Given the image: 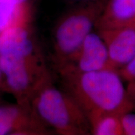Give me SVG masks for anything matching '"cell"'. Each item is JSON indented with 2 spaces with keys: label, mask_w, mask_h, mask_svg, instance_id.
<instances>
[{
  "label": "cell",
  "mask_w": 135,
  "mask_h": 135,
  "mask_svg": "<svg viewBox=\"0 0 135 135\" xmlns=\"http://www.w3.org/2000/svg\"><path fill=\"white\" fill-rule=\"evenodd\" d=\"M67 92L86 115L94 113L121 114L134 111L116 70L106 69L60 75Z\"/></svg>",
  "instance_id": "obj_1"
},
{
  "label": "cell",
  "mask_w": 135,
  "mask_h": 135,
  "mask_svg": "<svg viewBox=\"0 0 135 135\" xmlns=\"http://www.w3.org/2000/svg\"><path fill=\"white\" fill-rule=\"evenodd\" d=\"M36 118L59 134H91L86 114L73 98L54 85L48 73L33 94Z\"/></svg>",
  "instance_id": "obj_2"
},
{
  "label": "cell",
  "mask_w": 135,
  "mask_h": 135,
  "mask_svg": "<svg viewBox=\"0 0 135 135\" xmlns=\"http://www.w3.org/2000/svg\"><path fill=\"white\" fill-rule=\"evenodd\" d=\"M106 1L97 0L80 3L58 20L53 33L54 58L57 67L70 60L93 31Z\"/></svg>",
  "instance_id": "obj_3"
},
{
  "label": "cell",
  "mask_w": 135,
  "mask_h": 135,
  "mask_svg": "<svg viewBox=\"0 0 135 135\" xmlns=\"http://www.w3.org/2000/svg\"><path fill=\"white\" fill-rule=\"evenodd\" d=\"M36 56L0 55V69L7 86L15 95L22 98L32 94L49 73L38 66Z\"/></svg>",
  "instance_id": "obj_4"
},
{
  "label": "cell",
  "mask_w": 135,
  "mask_h": 135,
  "mask_svg": "<svg viewBox=\"0 0 135 135\" xmlns=\"http://www.w3.org/2000/svg\"><path fill=\"white\" fill-rule=\"evenodd\" d=\"M111 69L106 45L98 31L86 36L78 51L58 67L60 75L83 73Z\"/></svg>",
  "instance_id": "obj_5"
},
{
  "label": "cell",
  "mask_w": 135,
  "mask_h": 135,
  "mask_svg": "<svg viewBox=\"0 0 135 135\" xmlns=\"http://www.w3.org/2000/svg\"><path fill=\"white\" fill-rule=\"evenodd\" d=\"M105 43L111 67L114 70L126 65L135 55V26L97 30Z\"/></svg>",
  "instance_id": "obj_6"
},
{
  "label": "cell",
  "mask_w": 135,
  "mask_h": 135,
  "mask_svg": "<svg viewBox=\"0 0 135 135\" xmlns=\"http://www.w3.org/2000/svg\"><path fill=\"white\" fill-rule=\"evenodd\" d=\"M30 18L31 16L20 20L0 33V55L36 56L35 44L30 31Z\"/></svg>",
  "instance_id": "obj_7"
},
{
  "label": "cell",
  "mask_w": 135,
  "mask_h": 135,
  "mask_svg": "<svg viewBox=\"0 0 135 135\" xmlns=\"http://www.w3.org/2000/svg\"><path fill=\"white\" fill-rule=\"evenodd\" d=\"M134 24L135 0H106L95 29L133 26Z\"/></svg>",
  "instance_id": "obj_8"
},
{
  "label": "cell",
  "mask_w": 135,
  "mask_h": 135,
  "mask_svg": "<svg viewBox=\"0 0 135 135\" xmlns=\"http://www.w3.org/2000/svg\"><path fill=\"white\" fill-rule=\"evenodd\" d=\"M30 118L25 112V107L0 106V135L26 132L30 124Z\"/></svg>",
  "instance_id": "obj_9"
},
{
  "label": "cell",
  "mask_w": 135,
  "mask_h": 135,
  "mask_svg": "<svg viewBox=\"0 0 135 135\" xmlns=\"http://www.w3.org/2000/svg\"><path fill=\"white\" fill-rule=\"evenodd\" d=\"M120 116L110 113H94L87 115L91 134L123 135Z\"/></svg>",
  "instance_id": "obj_10"
},
{
  "label": "cell",
  "mask_w": 135,
  "mask_h": 135,
  "mask_svg": "<svg viewBox=\"0 0 135 135\" xmlns=\"http://www.w3.org/2000/svg\"><path fill=\"white\" fill-rule=\"evenodd\" d=\"M30 16V2L25 4L0 2V33L20 20Z\"/></svg>",
  "instance_id": "obj_11"
},
{
  "label": "cell",
  "mask_w": 135,
  "mask_h": 135,
  "mask_svg": "<svg viewBox=\"0 0 135 135\" xmlns=\"http://www.w3.org/2000/svg\"><path fill=\"white\" fill-rule=\"evenodd\" d=\"M133 111L125 113L120 116L124 135H135V113Z\"/></svg>",
  "instance_id": "obj_12"
},
{
  "label": "cell",
  "mask_w": 135,
  "mask_h": 135,
  "mask_svg": "<svg viewBox=\"0 0 135 135\" xmlns=\"http://www.w3.org/2000/svg\"><path fill=\"white\" fill-rule=\"evenodd\" d=\"M117 71L123 81H135V55L126 65Z\"/></svg>",
  "instance_id": "obj_13"
},
{
  "label": "cell",
  "mask_w": 135,
  "mask_h": 135,
  "mask_svg": "<svg viewBox=\"0 0 135 135\" xmlns=\"http://www.w3.org/2000/svg\"><path fill=\"white\" fill-rule=\"evenodd\" d=\"M126 92L128 98L132 103L134 110L135 109V81H131L128 83L126 87Z\"/></svg>",
  "instance_id": "obj_14"
},
{
  "label": "cell",
  "mask_w": 135,
  "mask_h": 135,
  "mask_svg": "<svg viewBox=\"0 0 135 135\" xmlns=\"http://www.w3.org/2000/svg\"><path fill=\"white\" fill-rule=\"evenodd\" d=\"M0 2H11L17 4H25L30 2V0H0Z\"/></svg>",
  "instance_id": "obj_15"
},
{
  "label": "cell",
  "mask_w": 135,
  "mask_h": 135,
  "mask_svg": "<svg viewBox=\"0 0 135 135\" xmlns=\"http://www.w3.org/2000/svg\"><path fill=\"white\" fill-rule=\"evenodd\" d=\"M75 1H78L80 3H89V2H92V1H97V0H73Z\"/></svg>",
  "instance_id": "obj_16"
},
{
  "label": "cell",
  "mask_w": 135,
  "mask_h": 135,
  "mask_svg": "<svg viewBox=\"0 0 135 135\" xmlns=\"http://www.w3.org/2000/svg\"><path fill=\"white\" fill-rule=\"evenodd\" d=\"M3 73H2V71H1V69H0V81L1 80V78H2V76H3Z\"/></svg>",
  "instance_id": "obj_17"
},
{
  "label": "cell",
  "mask_w": 135,
  "mask_h": 135,
  "mask_svg": "<svg viewBox=\"0 0 135 135\" xmlns=\"http://www.w3.org/2000/svg\"><path fill=\"white\" fill-rule=\"evenodd\" d=\"M133 26H135V24H134V25H133Z\"/></svg>",
  "instance_id": "obj_18"
}]
</instances>
